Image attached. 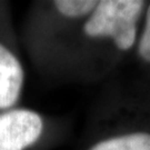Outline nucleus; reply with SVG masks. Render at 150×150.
I'll list each match as a JSON object with an SVG mask.
<instances>
[{
	"label": "nucleus",
	"instance_id": "4",
	"mask_svg": "<svg viewBox=\"0 0 150 150\" xmlns=\"http://www.w3.org/2000/svg\"><path fill=\"white\" fill-rule=\"evenodd\" d=\"M26 81L20 39L9 1L0 0V110L19 106Z\"/></svg>",
	"mask_w": 150,
	"mask_h": 150
},
{
	"label": "nucleus",
	"instance_id": "2",
	"mask_svg": "<svg viewBox=\"0 0 150 150\" xmlns=\"http://www.w3.org/2000/svg\"><path fill=\"white\" fill-rule=\"evenodd\" d=\"M74 150H150V79L118 74L101 85Z\"/></svg>",
	"mask_w": 150,
	"mask_h": 150
},
{
	"label": "nucleus",
	"instance_id": "1",
	"mask_svg": "<svg viewBox=\"0 0 150 150\" xmlns=\"http://www.w3.org/2000/svg\"><path fill=\"white\" fill-rule=\"evenodd\" d=\"M146 0L32 1L20 45L49 85H102L132 57Z\"/></svg>",
	"mask_w": 150,
	"mask_h": 150
},
{
	"label": "nucleus",
	"instance_id": "3",
	"mask_svg": "<svg viewBox=\"0 0 150 150\" xmlns=\"http://www.w3.org/2000/svg\"><path fill=\"white\" fill-rule=\"evenodd\" d=\"M69 130L68 120L31 108L0 110V150H49L66 139Z\"/></svg>",
	"mask_w": 150,
	"mask_h": 150
},
{
	"label": "nucleus",
	"instance_id": "5",
	"mask_svg": "<svg viewBox=\"0 0 150 150\" xmlns=\"http://www.w3.org/2000/svg\"><path fill=\"white\" fill-rule=\"evenodd\" d=\"M131 58L137 67L136 72L150 79V1H148L146 8L137 45Z\"/></svg>",
	"mask_w": 150,
	"mask_h": 150
}]
</instances>
